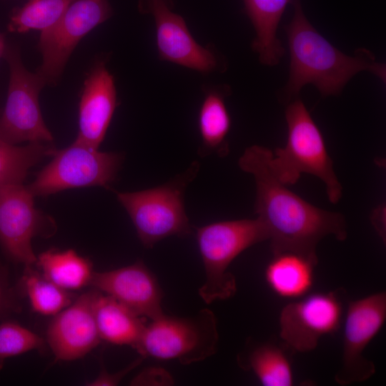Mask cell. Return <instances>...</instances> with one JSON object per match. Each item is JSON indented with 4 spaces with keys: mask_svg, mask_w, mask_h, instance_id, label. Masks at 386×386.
<instances>
[{
    "mask_svg": "<svg viewBox=\"0 0 386 386\" xmlns=\"http://www.w3.org/2000/svg\"><path fill=\"white\" fill-rule=\"evenodd\" d=\"M16 309V303L12 292L10 291L0 276V316Z\"/></svg>",
    "mask_w": 386,
    "mask_h": 386,
    "instance_id": "obj_28",
    "label": "cell"
},
{
    "mask_svg": "<svg viewBox=\"0 0 386 386\" xmlns=\"http://www.w3.org/2000/svg\"><path fill=\"white\" fill-rule=\"evenodd\" d=\"M116 107L113 76L104 63L99 62L84 83L79 107V132L75 141L99 149Z\"/></svg>",
    "mask_w": 386,
    "mask_h": 386,
    "instance_id": "obj_16",
    "label": "cell"
},
{
    "mask_svg": "<svg viewBox=\"0 0 386 386\" xmlns=\"http://www.w3.org/2000/svg\"><path fill=\"white\" fill-rule=\"evenodd\" d=\"M112 14L108 0H73L54 25L41 31L37 47L42 61L36 72L46 85L59 81L80 40Z\"/></svg>",
    "mask_w": 386,
    "mask_h": 386,
    "instance_id": "obj_10",
    "label": "cell"
},
{
    "mask_svg": "<svg viewBox=\"0 0 386 386\" xmlns=\"http://www.w3.org/2000/svg\"><path fill=\"white\" fill-rule=\"evenodd\" d=\"M21 285L31 310L44 316L54 317L76 298L70 291L46 279L34 266L24 267Z\"/></svg>",
    "mask_w": 386,
    "mask_h": 386,
    "instance_id": "obj_24",
    "label": "cell"
},
{
    "mask_svg": "<svg viewBox=\"0 0 386 386\" xmlns=\"http://www.w3.org/2000/svg\"><path fill=\"white\" fill-rule=\"evenodd\" d=\"M122 161V154L101 152L74 141L66 148L56 149L28 187L34 197H46L69 189L107 187L115 180Z\"/></svg>",
    "mask_w": 386,
    "mask_h": 386,
    "instance_id": "obj_8",
    "label": "cell"
},
{
    "mask_svg": "<svg viewBox=\"0 0 386 386\" xmlns=\"http://www.w3.org/2000/svg\"><path fill=\"white\" fill-rule=\"evenodd\" d=\"M157 30V44L162 60L207 73L217 69L218 60L209 49L192 36L183 18L172 11L165 0H148Z\"/></svg>",
    "mask_w": 386,
    "mask_h": 386,
    "instance_id": "obj_15",
    "label": "cell"
},
{
    "mask_svg": "<svg viewBox=\"0 0 386 386\" xmlns=\"http://www.w3.org/2000/svg\"><path fill=\"white\" fill-rule=\"evenodd\" d=\"M317 262V257L297 252L274 253L265 268V281L269 289L281 298H301L312 287Z\"/></svg>",
    "mask_w": 386,
    "mask_h": 386,
    "instance_id": "obj_17",
    "label": "cell"
},
{
    "mask_svg": "<svg viewBox=\"0 0 386 386\" xmlns=\"http://www.w3.org/2000/svg\"><path fill=\"white\" fill-rule=\"evenodd\" d=\"M218 342L216 316L206 308L191 317L164 314L151 320L134 348L144 358L175 360L188 365L213 355Z\"/></svg>",
    "mask_w": 386,
    "mask_h": 386,
    "instance_id": "obj_5",
    "label": "cell"
},
{
    "mask_svg": "<svg viewBox=\"0 0 386 386\" xmlns=\"http://www.w3.org/2000/svg\"><path fill=\"white\" fill-rule=\"evenodd\" d=\"M295 14L286 26L290 54V75L284 88L288 98L298 94L307 84L322 96L338 95L352 77L369 71L385 81V65L361 48L347 55L325 39L305 17L300 0H293Z\"/></svg>",
    "mask_w": 386,
    "mask_h": 386,
    "instance_id": "obj_2",
    "label": "cell"
},
{
    "mask_svg": "<svg viewBox=\"0 0 386 386\" xmlns=\"http://www.w3.org/2000/svg\"><path fill=\"white\" fill-rule=\"evenodd\" d=\"M290 352L282 341H249L237 361L239 367L252 372L264 386H291L295 377Z\"/></svg>",
    "mask_w": 386,
    "mask_h": 386,
    "instance_id": "obj_18",
    "label": "cell"
},
{
    "mask_svg": "<svg viewBox=\"0 0 386 386\" xmlns=\"http://www.w3.org/2000/svg\"><path fill=\"white\" fill-rule=\"evenodd\" d=\"M72 1L28 0L21 7L12 11L7 29L13 33L46 30L59 20Z\"/></svg>",
    "mask_w": 386,
    "mask_h": 386,
    "instance_id": "obj_25",
    "label": "cell"
},
{
    "mask_svg": "<svg viewBox=\"0 0 386 386\" xmlns=\"http://www.w3.org/2000/svg\"><path fill=\"white\" fill-rule=\"evenodd\" d=\"M386 320V292H379L348 302L345 313L341 364L335 382L342 386L365 382L376 371L363 352Z\"/></svg>",
    "mask_w": 386,
    "mask_h": 386,
    "instance_id": "obj_11",
    "label": "cell"
},
{
    "mask_svg": "<svg viewBox=\"0 0 386 386\" xmlns=\"http://www.w3.org/2000/svg\"><path fill=\"white\" fill-rule=\"evenodd\" d=\"M36 258L35 265L39 270L59 287L71 291L90 285L94 272L92 263L74 249H50Z\"/></svg>",
    "mask_w": 386,
    "mask_h": 386,
    "instance_id": "obj_21",
    "label": "cell"
},
{
    "mask_svg": "<svg viewBox=\"0 0 386 386\" xmlns=\"http://www.w3.org/2000/svg\"><path fill=\"white\" fill-rule=\"evenodd\" d=\"M372 222L379 236L385 241V215L382 208H378L373 212Z\"/></svg>",
    "mask_w": 386,
    "mask_h": 386,
    "instance_id": "obj_29",
    "label": "cell"
},
{
    "mask_svg": "<svg viewBox=\"0 0 386 386\" xmlns=\"http://www.w3.org/2000/svg\"><path fill=\"white\" fill-rule=\"evenodd\" d=\"M46 340L27 327L14 321L0 325V370L10 357L31 350H44Z\"/></svg>",
    "mask_w": 386,
    "mask_h": 386,
    "instance_id": "obj_26",
    "label": "cell"
},
{
    "mask_svg": "<svg viewBox=\"0 0 386 386\" xmlns=\"http://www.w3.org/2000/svg\"><path fill=\"white\" fill-rule=\"evenodd\" d=\"M90 285L140 317L152 320L164 315L160 285L141 261L112 270L94 272Z\"/></svg>",
    "mask_w": 386,
    "mask_h": 386,
    "instance_id": "obj_14",
    "label": "cell"
},
{
    "mask_svg": "<svg viewBox=\"0 0 386 386\" xmlns=\"http://www.w3.org/2000/svg\"><path fill=\"white\" fill-rule=\"evenodd\" d=\"M246 12L252 23L256 36L252 48L260 62L277 65L284 53L277 36V29L286 6L291 0H243Z\"/></svg>",
    "mask_w": 386,
    "mask_h": 386,
    "instance_id": "obj_19",
    "label": "cell"
},
{
    "mask_svg": "<svg viewBox=\"0 0 386 386\" xmlns=\"http://www.w3.org/2000/svg\"><path fill=\"white\" fill-rule=\"evenodd\" d=\"M287 139L282 148H277L269 159L271 169L284 184H295L302 173L314 175L326 187L328 199L337 203L342 187L334 171L321 131L300 99L289 103L285 110Z\"/></svg>",
    "mask_w": 386,
    "mask_h": 386,
    "instance_id": "obj_3",
    "label": "cell"
},
{
    "mask_svg": "<svg viewBox=\"0 0 386 386\" xmlns=\"http://www.w3.org/2000/svg\"><path fill=\"white\" fill-rule=\"evenodd\" d=\"M98 292L93 288L80 295L49 322L46 342L56 360L82 358L99 345L101 338L94 315Z\"/></svg>",
    "mask_w": 386,
    "mask_h": 386,
    "instance_id": "obj_13",
    "label": "cell"
},
{
    "mask_svg": "<svg viewBox=\"0 0 386 386\" xmlns=\"http://www.w3.org/2000/svg\"><path fill=\"white\" fill-rule=\"evenodd\" d=\"M144 357L141 356L132 362L129 365L122 370L111 374L107 372L104 368L101 370L99 375L92 381L87 382V385L102 386V385H116L119 381L132 370L136 367Z\"/></svg>",
    "mask_w": 386,
    "mask_h": 386,
    "instance_id": "obj_27",
    "label": "cell"
},
{
    "mask_svg": "<svg viewBox=\"0 0 386 386\" xmlns=\"http://www.w3.org/2000/svg\"><path fill=\"white\" fill-rule=\"evenodd\" d=\"M34 196L23 183L0 186V244L9 259L24 267L34 266L32 239L55 233L54 219L34 204Z\"/></svg>",
    "mask_w": 386,
    "mask_h": 386,
    "instance_id": "obj_9",
    "label": "cell"
},
{
    "mask_svg": "<svg viewBox=\"0 0 386 386\" xmlns=\"http://www.w3.org/2000/svg\"><path fill=\"white\" fill-rule=\"evenodd\" d=\"M6 46L5 34L0 33V58L3 57V54Z\"/></svg>",
    "mask_w": 386,
    "mask_h": 386,
    "instance_id": "obj_30",
    "label": "cell"
},
{
    "mask_svg": "<svg viewBox=\"0 0 386 386\" xmlns=\"http://www.w3.org/2000/svg\"><path fill=\"white\" fill-rule=\"evenodd\" d=\"M94 315L101 340L117 345L134 348L146 325L124 305L99 291L94 302Z\"/></svg>",
    "mask_w": 386,
    "mask_h": 386,
    "instance_id": "obj_20",
    "label": "cell"
},
{
    "mask_svg": "<svg viewBox=\"0 0 386 386\" xmlns=\"http://www.w3.org/2000/svg\"><path fill=\"white\" fill-rule=\"evenodd\" d=\"M196 236L205 272L199 295L206 304L235 294L237 282L227 271L229 266L247 248L268 240L267 232L258 217L209 224L197 228Z\"/></svg>",
    "mask_w": 386,
    "mask_h": 386,
    "instance_id": "obj_4",
    "label": "cell"
},
{
    "mask_svg": "<svg viewBox=\"0 0 386 386\" xmlns=\"http://www.w3.org/2000/svg\"><path fill=\"white\" fill-rule=\"evenodd\" d=\"M3 58L9 66V79L6 104L0 112V138L12 145L53 142L39 101L46 81L25 67L17 46L6 44Z\"/></svg>",
    "mask_w": 386,
    "mask_h": 386,
    "instance_id": "obj_7",
    "label": "cell"
},
{
    "mask_svg": "<svg viewBox=\"0 0 386 386\" xmlns=\"http://www.w3.org/2000/svg\"><path fill=\"white\" fill-rule=\"evenodd\" d=\"M272 152L253 145L245 149L238 162L242 171L254 178V210L267 232L272 252L293 251L317 257L316 247L326 236L346 239L345 217L318 208L290 190L271 169Z\"/></svg>",
    "mask_w": 386,
    "mask_h": 386,
    "instance_id": "obj_1",
    "label": "cell"
},
{
    "mask_svg": "<svg viewBox=\"0 0 386 386\" xmlns=\"http://www.w3.org/2000/svg\"><path fill=\"white\" fill-rule=\"evenodd\" d=\"M192 166L182 177L162 186L132 192H116L146 248L170 236L191 233L184 206V190L195 175Z\"/></svg>",
    "mask_w": 386,
    "mask_h": 386,
    "instance_id": "obj_6",
    "label": "cell"
},
{
    "mask_svg": "<svg viewBox=\"0 0 386 386\" xmlns=\"http://www.w3.org/2000/svg\"><path fill=\"white\" fill-rule=\"evenodd\" d=\"M224 98L223 93L210 91L201 105L199 129L202 138L199 152L202 155L217 152L224 156L228 152L226 137L230 129L231 119Z\"/></svg>",
    "mask_w": 386,
    "mask_h": 386,
    "instance_id": "obj_22",
    "label": "cell"
},
{
    "mask_svg": "<svg viewBox=\"0 0 386 386\" xmlns=\"http://www.w3.org/2000/svg\"><path fill=\"white\" fill-rule=\"evenodd\" d=\"M341 293L307 294L284 305L279 318L282 341L293 352H307L321 337L336 332L344 315Z\"/></svg>",
    "mask_w": 386,
    "mask_h": 386,
    "instance_id": "obj_12",
    "label": "cell"
},
{
    "mask_svg": "<svg viewBox=\"0 0 386 386\" xmlns=\"http://www.w3.org/2000/svg\"><path fill=\"white\" fill-rule=\"evenodd\" d=\"M53 142L12 145L0 138V186L23 183L30 169L56 152Z\"/></svg>",
    "mask_w": 386,
    "mask_h": 386,
    "instance_id": "obj_23",
    "label": "cell"
}]
</instances>
